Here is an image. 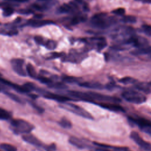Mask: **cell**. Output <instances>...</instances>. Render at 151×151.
<instances>
[{"label":"cell","instance_id":"cell-1","mask_svg":"<svg viewBox=\"0 0 151 151\" xmlns=\"http://www.w3.org/2000/svg\"><path fill=\"white\" fill-rule=\"evenodd\" d=\"M11 130L17 134H25L31 133L34 126L22 119H13L11 122Z\"/></svg>","mask_w":151,"mask_h":151},{"label":"cell","instance_id":"cell-2","mask_svg":"<svg viewBox=\"0 0 151 151\" xmlns=\"http://www.w3.org/2000/svg\"><path fill=\"white\" fill-rule=\"evenodd\" d=\"M106 14L100 13L95 14L90 20L91 25L96 28L105 29L110 27L113 23V19Z\"/></svg>","mask_w":151,"mask_h":151},{"label":"cell","instance_id":"cell-3","mask_svg":"<svg viewBox=\"0 0 151 151\" xmlns=\"http://www.w3.org/2000/svg\"><path fill=\"white\" fill-rule=\"evenodd\" d=\"M59 107L68 111H70L77 116H81L83 118L90 119V120L93 119V117L90 113H88L85 109H84L83 108L81 107L80 106L77 104L67 101V102L60 103L59 105Z\"/></svg>","mask_w":151,"mask_h":151},{"label":"cell","instance_id":"cell-4","mask_svg":"<svg viewBox=\"0 0 151 151\" xmlns=\"http://www.w3.org/2000/svg\"><path fill=\"white\" fill-rule=\"evenodd\" d=\"M122 97L127 101L134 104H142L146 101V97L135 91H124L122 93Z\"/></svg>","mask_w":151,"mask_h":151},{"label":"cell","instance_id":"cell-5","mask_svg":"<svg viewBox=\"0 0 151 151\" xmlns=\"http://www.w3.org/2000/svg\"><path fill=\"white\" fill-rule=\"evenodd\" d=\"M128 120L129 122L138 126L142 130L151 136V121L143 117L130 116L128 117Z\"/></svg>","mask_w":151,"mask_h":151},{"label":"cell","instance_id":"cell-6","mask_svg":"<svg viewBox=\"0 0 151 151\" xmlns=\"http://www.w3.org/2000/svg\"><path fill=\"white\" fill-rule=\"evenodd\" d=\"M130 137L141 148L146 150L151 151V143L145 140L137 132L135 131L131 132Z\"/></svg>","mask_w":151,"mask_h":151},{"label":"cell","instance_id":"cell-7","mask_svg":"<svg viewBox=\"0 0 151 151\" xmlns=\"http://www.w3.org/2000/svg\"><path fill=\"white\" fill-rule=\"evenodd\" d=\"M13 70L19 76L25 77L27 76L26 70L24 68V60L21 58H14L11 61Z\"/></svg>","mask_w":151,"mask_h":151},{"label":"cell","instance_id":"cell-8","mask_svg":"<svg viewBox=\"0 0 151 151\" xmlns=\"http://www.w3.org/2000/svg\"><path fill=\"white\" fill-rule=\"evenodd\" d=\"M94 104L114 112H125L124 109L117 103L112 102H96Z\"/></svg>","mask_w":151,"mask_h":151},{"label":"cell","instance_id":"cell-9","mask_svg":"<svg viewBox=\"0 0 151 151\" xmlns=\"http://www.w3.org/2000/svg\"><path fill=\"white\" fill-rule=\"evenodd\" d=\"M44 97L46 98L47 99L57 101L61 103L74 100L72 98H70L69 97H67V96H63L61 94L52 93H50V92H48V91L44 93Z\"/></svg>","mask_w":151,"mask_h":151},{"label":"cell","instance_id":"cell-10","mask_svg":"<svg viewBox=\"0 0 151 151\" xmlns=\"http://www.w3.org/2000/svg\"><path fill=\"white\" fill-rule=\"evenodd\" d=\"M68 142L71 145L81 149L87 148L90 146L87 141L75 136H71L68 139Z\"/></svg>","mask_w":151,"mask_h":151},{"label":"cell","instance_id":"cell-11","mask_svg":"<svg viewBox=\"0 0 151 151\" xmlns=\"http://www.w3.org/2000/svg\"><path fill=\"white\" fill-rule=\"evenodd\" d=\"M22 138L25 142L33 146L40 147L42 145L41 142L37 137H36L35 136L31 134L30 133L22 134Z\"/></svg>","mask_w":151,"mask_h":151},{"label":"cell","instance_id":"cell-12","mask_svg":"<svg viewBox=\"0 0 151 151\" xmlns=\"http://www.w3.org/2000/svg\"><path fill=\"white\" fill-rule=\"evenodd\" d=\"M78 84L79 86L83 87L92 88V89H96V90H103L105 88L104 86L101 83L98 82H94V81L80 82V83H78Z\"/></svg>","mask_w":151,"mask_h":151},{"label":"cell","instance_id":"cell-13","mask_svg":"<svg viewBox=\"0 0 151 151\" xmlns=\"http://www.w3.org/2000/svg\"><path fill=\"white\" fill-rule=\"evenodd\" d=\"M135 87L137 90L145 93H151V81L146 83H136L135 84Z\"/></svg>","mask_w":151,"mask_h":151},{"label":"cell","instance_id":"cell-14","mask_svg":"<svg viewBox=\"0 0 151 151\" xmlns=\"http://www.w3.org/2000/svg\"><path fill=\"white\" fill-rule=\"evenodd\" d=\"M29 25L32 27L39 28L43 26L54 24V22L51 20H32L29 22Z\"/></svg>","mask_w":151,"mask_h":151},{"label":"cell","instance_id":"cell-15","mask_svg":"<svg viewBox=\"0 0 151 151\" xmlns=\"http://www.w3.org/2000/svg\"><path fill=\"white\" fill-rule=\"evenodd\" d=\"M150 52H151V47H140L135 50H133L132 51L131 54L134 55H139L149 54Z\"/></svg>","mask_w":151,"mask_h":151},{"label":"cell","instance_id":"cell-16","mask_svg":"<svg viewBox=\"0 0 151 151\" xmlns=\"http://www.w3.org/2000/svg\"><path fill=\"white\" fill-rule=\"evenodd\" d=\"M26 71L27 73V75L29 76L32 78L36 79L38 74H37V72L35 71V69L34 67L30 63H28L26 65Z\"/></svg>","mask_w":151,"mask_h":151},{"label":"cell","instance_id":"cell-17","mask_svg":"<svg viewBox=\"0 0 151 151\" xmlns=\"http://www.w3.org/2000/svg\"><path fill=\"white\" fill-rule=\"evenodd\" d=\"M62 80L65 82V83H80V79L77 77H75L73 76H67V75H64L62 76Z\"/></svg>","mask_w":151,"mask_h":151},{"label":"cell","instance_id":"cell-18","mask_svg":"<svg viewBox=\"0 0 151 151\" xmlns=\"http://www.w3.org/2000/svg\"><path fill=\"white\" fill-rule=\"evenodd\" d=\"M59 124L63 128L70 129L72 127L71 122L66 117H62L61 119L59 121Z\"/></svg>","mask_w":151,"mask_h":151},{"label":"cell","instance_id":"cell-19","mask_svg":"<svg viewBox=\"0 0 151 151\" xmlns=\"http://www.w3.org/2000/svg\"><path fill=\"white\" fill-rule=\"evenodd\" d=\"M11 118V113L7 110L0 107V120H7Z\"/></svg>","mask_w":151,"mask_h":151},{"label":"cell","instance_id":"cell-20","mask_svg":"<svg viewBox=\"0 0 151 151\" xmlns=\"http://www.w3.org/2000/svg\"><path fill=\"white\" fill-rule=\"evenodd\" d=\"M36 79L37 80H38L39 81H40L41 83L45 84L48 86H49L53 82V81L51 80V78L47 77L45 76H42V75H38Z\"/></svg>","mask_w":151,"mask_h":151},{"label":"cell","instance_id":"cell-21","mask_svg":"<svg viewBox=\"0 0 151 151\" xmlns=\"http://www.w3.org/2000/svg\"><path fill=\"white\" fill-rule=\"evenodd\" d=\"M120 83H123V84H135L137 83V80H136L135 78H133V77H123V78H121L120 79H119L118 80Z\"/></svg>","mask_w":151,"mask_h":151},{"label":"cell","instance_id":"cell-22","mask_svg":"<svg viewBox=\"0 0 151 151\" xmlns=\"http://www.w3.org/2000/svg\"><path fill=\"white\" fill-rule=\"evenodd\" d=\"M71 9H72V7L70 5L65 4L59 7V8L58 9V12L60 14H65V13H68L70 12Z\"/></svg>","mask_w":151,"mask_h":151},{"label":"cell","instance_id":"cell-23","mask_svg":"<svg viewBox=\"0 0 151 151\" xmlns=\"http://www.w3.org/2000/svg\"><path fill=\"white\" fill-rule=\"evenodd\" d=\"M0 149L4 151H17V148L15 146L8 143H1Z\"/></svg>","mask_w":151,"mask_h":151},{"label":"cell","instance_id":"cell-24","mask_svg":"<svg viewBox=\"0 0 151 151\" xmlns=\"http://www.w3.org/2000/svg\"><path fill=\"white\" fill-rule=\"evenodd\" d=\"M57 42L54 40H47L45 42L44 46L48 49L50 50H53L57 47Z\"/></svg>","mask_w":151,"mask_h":151},{"label":"cell","instance_id":"cell-25","mask_svg":"<svg viewBox=\"0 0 151 151\" xmlns=\"http://www.w3.org/2000/svg\"><path fill=\"white\" fill-rule=\"evenodd\" d=\"M122 20L123 22H124L125 23L133 24V23L136 22V18L132 15H126L122 18Z\"/></svg>","mask_w":151,"mask_h":151},{"label":"cell","instance_id":"cell-26","mask_svg":"<svg viewBox=\"0 0 151 151\" xmlns=\"http://www.w3.org/2000/svg\"><path fill=\"white\" fill-rule=\"evenodd\" d=\"M51 88H60V89H63L67 88V86L64 84V83H54L52 82L51 84L48 86Z\"/></svg>","mask_w":151,"mask_h":151},{"label":"cell","instance_id":"cell-27","mask_svg":"<svg viewBox=\"0 0 151 151\" xmlns=\"http://www.w3.org/2000/svg\"><path fill=\"white\" fill-rule=\"evenodd\" d=\"M0 34L5 35L8 36H13L18 34V31L16 29H11L8 31H5L4 29H0Z\"/></svg>","mask_w":151,"mask_h":151},{"label":"cell","instance_id":"cell-28","mask_svg":"<svg viewBox=\"0 0 151 151\" xmlns=\"http://www.w3.org/2000/svg\"><path fill=\"white\" fill-rule=\"evenodd\" d=\"M5 94L6 95H8V96L11 98V99H12L13 100L15 101L16 102H18V103H22V99H21L18 96H17L16 94H13V93H9L8 91H5Z\"/></svg>","mask_w":151,"mask_h":151},{"label":"cell","instance_id":"cell-29","mask_svg":"<svg viewBox=\"0 0 151 151\" xmlns=\"http://www.w3.org/2000/svg\"><path fill=\"white\" fill-rule=\"evenodd\" d=\"M14 9L12 7L9 6H7L4 8L3 15L5 17H9L14 13Z\"/></svg>","mask_w":151,"mask_h":151},{"label":"cell","instance_id":"cell-30","mask_svg":"<svg viewBox=\"0 0 151 151\" xmlns=\"http://www.w3.org/2000/svg\"><path fill=\"white\" fill-rule=\"evenodd\" d=\"M143 31L148 36H151V25L148 24H143L142 26Z\"/></svg>","mask_w":151,"mask_h":151},{"label":"cell","instance_id":"cell-31","mask_svg":"<svg viewBox=\"0 0 151 151\" xmlns=\"http://www.w3.org/2000/svg\"><path fill=\"white\" fill-rule=\"evenodd\" d=\"M84 19H86V18H84L83 17L76 16L72 19L71 21V24L72 25H76V24H78L79 22L83 21Z\"/></svg>","mask_w":151,"mask_h":151},{"label":"cell","instance_id":"cell-32","mask_svg":"<svg viewBox=\"0 0 151 151\" xmlns=\"http://www.w3.org/2000/svg\"><path fill=\"white\" fill-rule=\"evenodd\" d=\"M107 45V43L104 38H99V42L97 43V48L99 50H101Z\"/></svg>","mask_w":151,"mask_h":151},{"label":"cell","instance_id":"cell-33","mask_svg":"<svg viewBox=\"0 0 151 151\" xmlns=\"http://www.w3.org/2000/svg\"><path fill=\"white\" fill-rule=\"evenodd\" d=\"M34 40H35V42H36L37 44L44 46L45 41H44V38H43L42 37H41V36H35V38H34Z\"/></svg>","mask_w":151,"mask_h":151},{"label":"cell","instance_id":"cell-34","mask_svg":"<svg viewBox=\"0 0 151 151\" xmlns=\"http://www.w3.org/2000/svg\"><path fill=\"white\" fill-rule=\"evenodd\" d=\"M112 13L116 14V15H122L125 13V9L123 8H117V9L113 10L112 11Z\"/></svg>","mask_w":151,"mask_h":151},{"label":"cell","instance_id":"cell-35","mask_svg":"<svg viewBox=\"0 0 151 151\" xmlns=\"http://www.w3.org/2000/svg\"><path fill=\"white\" fill-rule=\"evenodd\" d=\"M64 55L63 53L62 52H52L51 54V55L49 57V58L50 59H54V58H59L62 57Z\"/></svg>","mask_w":151,"mask_h":151},{"label":"cell","instance_id":"cell-36","mask_svg":"<svg viewBox=\"0 0 151 151\" xmlns=\"http://www.w3.org/2000/svg\"><path fill=\"white\" fill-rule=\"evenodd\" d=\"M18 12L21 14H23V15H28L31 13H32L33 11L31 9H20Z\"/></svg>","mask_w":151,"mask_h":151},{"label":"cell","instance_id":"cell-37","mask_svg":"<svg viewBox=\"0 0 151 151\" xmlns=\"http://www.w3.org/2000/svg\"><path fill=\"white\" fill-rule=\"evenodd\" d=\"M56 150V145L55 143H52L47 148L46 151H55Z\"/></svg>","mask_w":151,"mask_h":151},{"label":"cell","instance_id":"cell-38","mask_svg":"<svg viewBox=\"0 0 151 151\" xmlns=\"http://www.w3.org/2000/svg\"><path fill=\"white\" fill-rule=\"evenodd\" d=\"M32 6L34 9H35L37 10H38V11H43V9H44V8L42 6H41L40 5H38V4H33L32 5Z\"/></svg>","mask_w":151,"mask_h":151},{"label":"cell","instance_id":"cell-39","mask_svg":"<svg viewBox=\"0 0 151 151\" xmlns=\"http://www.w3.org/2000/svg\"><path fill=\"white\" fill-rule=\"evenodd\" d=\"M92 151H111L110 149H106V148H104V147H99V148H97L95 150H92Z\"/></svg>","mask_w":151,"mask_h":151},{"label":"cell","instance_id":"cell-40","mask_svg":"<svg viewBox=\"0 0 151 151\" xmlns=\"http://www.w3.org/2000/svg\"><path fill=\"white\" fill-rule=\"evenodd\" d=\"M6 1H12L15 2H27L28 0H6Z\"/></svg>","mask_w":151,"mask_h":151},{"label":"cell","instance_id":"cell-41","mask_svg":"<svg viewBox=\"0 0 151 151\" xmlns=\"http://www.w3.org/2000/svg\"><path fill=\"white\" fill-rule=\"evenodd\" d=\"M136 1H141L143 3H147V4H151V0H136Z\"/></svg>","mask_w":151,"mask_h":151},{"label":"cell","instance_id":"cell-42","mask_svg":"<svg viewBox=\"0 0 151 151\" xmlns=\"http://www.w3.org/2000/svg\"><path fill=\"white\" fill-rule=\"evenodd\" d=\"M76 1L78 3H81L83 2V0H76Z\"/></svg>","mask_w":151,"mask_h":151},{"label":"cell","instance_id":"cell-43","mask_svg":"<svg viewBox=\"0 0 151 151\" xmlns=\"http://www.w3.org/2000/svg\"><path fill=\"white\" fill-rule=\"evenodd\" d=\"M39 1H47V0H39Z\"/></svg>","mask_w":151,"mask_h":151},{"label":"cell","instance_id":"cell-44","mask_svg":"<svg viewBox=\"0 0 151 151\" xmlns=\"http://www.w3.org/2000/svg\"><path fill=\"white\" fill-rule=\"evenodd\" d=\"M0 151H1V150H0Z\"/></svg>","mask_w":151,"mask_h":151}]
</instances>
